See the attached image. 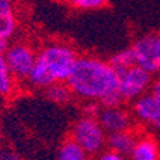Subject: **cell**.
<instances>
[{
  "label": "cell",
  "instance_id": "6da1fadb",
  "mask_svg": "<svg viewBox=\"0 0 160 160\" xmlns=\"http://www.w3.org/2000/svg\"><path fill=\"white\" fill-rule=\"evenodd\" d=\"M66 83L73 96L80 100L96 102L100 106L123 104L117 90L119 74L107 60L79 54Z\"/></svg>",
  "mask_w": 160,
  "mask_h": 160
},
{
  "label": "cell",
  "instance_id": "7a4b0ae2",
  "mask_svg": "<svg viewBox=\"0 0 160 160\" xmlns=\"http://www.w3.org/2000/svg\"><path fill=\"white\" fill-rule=\"evenodd\" d=\"M79 57L77 50L66 42H47L37 49L36 62L27 76L30 89L44 90L56 82H66Z\"/></svg>",
  "mask_w": 160,
  "mask_h": 160
},
{
  "label": "cell",
  "instance_id": "3957f363",
  "mask_svg": "<svg viewBox=\"0 0 160 160\" xmlns=\"http://www.w3.org/2000/svg\"><path fill=\"white\" fill-rule=\"evenodd\" d=\"M70 137L79 144L90 157H96L106 149L107 133L96 116L82 114L70 129Z\"/></svg>",
  "mask_w": 160,
  "mask_h": 160
},
{
  "label": "cell",
  "instance_id": "277c9868",
  "mask_svg": "<svg viewBox=\"0 0 160 160\" xmlns=\"http://www.w3.org/2000/svg\"><path fill=\"white\" fill-rule=\"evenodd\" d=\"M36 54L37 49L34 47V44H32L27 40H10L3 56L19 84L26 83L27 76L36 62Z\"/></svg>",
  "mask_w": 160,
  "mask_h": 160
},
{
  "label": "cell",
  "instance_id": "5b68a950",
  "mask_svg": "<svg viewBox=\"0 0 160 160\" xmlns=\"http://www.w3.org/2000/svg\"><path fill=\"white\" fill-rule=\"evenodd\" d=\"M119 94L123 103H132L140 96L147 93L153 83V74H150L137 64L119 72Z\"/></svg>",
  "mask_w": 160,
  "mask_h": 160
},
{
  "label": "cell",
  "instance_id": "8992f818",
  "mask_svg": "<svg viewBox=\"0 0 160 160\" xmlns=\"http://www.w3.org/2000/svg\"><path fill=\"white\" fill-rule=\"evenodd\" d=\"M134 64L144 69L150 74L160 72V33H147L140 36L132 44Z\"/></svg>",
  "mask_w": 160,
  "mask_h": 160
},
{
  "label": "cell",
  "instance_id": "52a82bcc",
  "mask_svg": "<svg viewBox=\"0 0 160 160\" xmlns=\"http://www.w3.org/2000/svg\"><path fill=\"white\" fill-rule=\"evenodd\" d=\"M97 120L106 133H113L119 130H126L133 127V114L122 104L117 106H100L96 114Z\"/></svg>",
  "mask_w": 160,
  "mask_h": 160
},
{
  "label": "cell",
  "instance_id": "ba28073f",
  "mask_svg": "<svg viewBox=\"0 0 160 160\" xmlns=\"http://www.w3.org/2000/svg\"><path fill=\"white\" fill-rule=\"evenodd\" d=\"M132 114L133 119L140 122L144 126L153 127L160 130V106L150 94V92L144 93L134 102H132Z\"/></svg>",
  "mask_w": 160,
  "mask_h": 160
},
{
  "label": "cell",
  "instance_id": "9c48e42d",
  "mask_svg": "<svg viewBox=\"0 0 160 160\" xmlns=\"http://www.w3.org/2000/svg\"><path fill=\"white\" fill-rule=\"evenodd\" d=\"M20 29L16 0H0V36L13 40Z\"/></svg>",
  "mask_w": 160,
  "mask_h": 160
},
{
  "label": "cell",
  "instance_id": "30bf717a",
  "mask_svg": "<svg viewBox=\"0 0 160 160\" xmlns=\"http://www.w3.org/2000/svg\"><path fill=\"white\" fill-rule=\"evenodd\" d=\"M127 157L130 160H160V147L157 140L150 134H139Z\"/></svg>",
  "mask_w": 160,
  "mask_h": 160
},
{
  "label": "cell",
  "instance_id": "8fae6325",
  "mask_svg": "<svg viewBox=\"0 0 160 160\" xmlns=\"http://www.w3.org/2000/svg\"><path fill=\"white\" fill-rule=\"evenodd\" d=\"M139 136L136 130L126 129V130H119V132H113V133H107L106 139V149L116 152L119 154H124L129 156V153L132 152L136 139Z\"/></svg>",
  "mask_w": 160,
  "mask_h": 160
},
{
  "label": "cell",
  "instance_id": "7c38bea8",
  "mask_svg": "<svg viewBox=\"0 0 160 160\" xmlns=\"http://www.w3.org/2000/svg\"><path fill=\"white\" fill-rule=\"evenodd\" d=\"M19 82L9 69L4 56L0 53V99H13L19 90Z\"/></svg>",
  "mask_w": 160,
  "mask_h": 160
},
{
  "label": "cell",
  "instance_id": "4fadbf2b",
  "mask_svg": "<svg viewBox=\"0 0 160 160\" xmlns=\"http://www.w3.org/2000/svg\"><path fill=\"white\" fill-rule=\"evenodd\" d=\"M44 96L56 104H60V106H64V104L70 103L73 100V92L70 90L69 84L66 82H56V83L50 84L49 87L43 90Z\"/></svg>",
  "mask_w": 160,
  "mask_h": 160
},
{
  "label": "cell",
  "instance_id": "5bb4252c",
  "mask_svg": "<svg viewBox=\"0 0 160 160\" xmlns=\"http://www.w3.org/2000/svg\"><path fill=\"white\" fill-rule=\"evenodd\" d=\"M87 157L89 154L72 137L64 139L56 152V160H86Z\"/></svg>",
  "mask_w": 160,
  "mask_h": 160
},
{
  "label": "cell",
  "instance_id": "9a60e30c",
  "mask_svg": "<svg viewBox=\"0 0 160 160\" xmlns=\"http://www.w3.org/2000/svg\"><path fill=\"white\" fill-rule=\"evenodd\" d=\"M107 62H109V63L112 64V67L119 73V72H122V70H124L134 64L133 52H132L130 47L129 49H124V50H120V52L114 53Z\"/></svg>",
  "mask_w": 160,
  "mask_h": 160
},
{
  "label": "cell",
  "instance_id": "2e32d148",
  "mask_svg": "<svg viewBox=\"0 0 160 160\" xmlns=\"http://www.w3.org/2000/svg\"><path fill=\"white\" fill-rule=\"evenodd\" d=\"M110 0H66L69 7L77 10V12H92V10H100L109 4Z\"/></svg>",
  "mask_w": 160,
  "mask_h": 160
},
{
  "label": "cell",
  "instance_id": "e0dca14e",
  "mask_svg": "<svg viewBox=\"0 0 160 160\" xmlns=\"http://www.w3.org/2000/svg\"><path fill=\"white\" fill-rule=\"evenodd\" d=\"M0 160H23V159L19 154V152H16L12 146L0 143Z\"/></svg>",
  "mask_w": 160,
  "mask_h": 160
},
{
  "label": "cell",
  "instance_id": "ac0fdd59",
  "mask_svg": "<svg viewBox=\"0 0 160 160\" xmlns=\"http://www.w3.org/2000/svg\"><path fill=\"white\" fill-rule=\"evenodd\" d=\"M96 160H130L124 154H119L116 152H112L109 149H104L103 152H100L96 156Z\"/></svg>",
  "mask_w": 160,
  "mask_h": 160
},
{
  "label": "cell",
  "instance_id": "d6986e66",
  "mask_svg": "<svg viewBox=\"0 0 160 160\" xmlns=\"http://www.w3.org/2000/svg\"><path fill=\"white\" fill-rule=\"evenodd\" d=\"M149 92H150V94L154 97L157 104L160 106V72L157 73L156 79H153V83H152V87H150Z\"/></svg>",
  "mask_w": 160,
  "mask_h": 160
},
{
  "label": "cell",
  "instance_id": "ffe728a7",
  "mask_svg": "<svg viewBox=\"0 0 160 160\" xmlns=\"http://www.w3.org/2000/svg\"><path fill=\"white\" fill-rule=\"evenodd\" d=\"M9 43H10L9 39H6V37H2V36H0V53H2V54L6 52V49H7V46H9Z\"/></svg>",
  "mask_w": 160,
  "mask_h": 160
},
{
  "label": "cell",
  "instance_id": "44dd1931",
  "mask_svg": "<svg viewBox=\"0 0 160 160\" xmlns=\"http://www.w3.org/2000/svg\"><path fill=\"white\" fill-rule=\"evenodd\" d=\"M54 2H57V3H63V2H66V0H54Z\"/></svg>",
  "mask_w": 160,
  "mask_h": 160
},
{
  "label": "cell",
  "instance_id": "7402d4cb",
  "mask_svg": "<svg viewBox=\"0 0 160 160\" xmlns=\"http://www.w3.org/2000/svg\"><path fill=\"white\" fill-rule=\"evenodd\" d=\"M86 160H96V159H93V157H90V156H89V157H87Z\"/></svg>",
  "mask_w": 160,
  "mask_h": 160
},
{
  "label": "cell",
  "instance_id": "603a6c76",
  "mask_svg": "<svg viewBox=\"0 0 160 160\" xmlns=\"http://www.w3.org/2000/svg\"><path fill=\"white\" fill-rule=\"evenodd\" d=\"M0 137H2V129H0Z\"/></svg>",
  "mask_w": 160,
  "mask_h": 160
}]
</instances>
